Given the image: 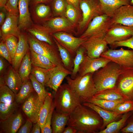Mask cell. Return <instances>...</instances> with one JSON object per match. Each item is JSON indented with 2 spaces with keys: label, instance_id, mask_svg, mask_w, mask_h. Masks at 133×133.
I'll return each instance as SVG.
<instances>
[{
  "label": "cell",
  "instance_id": "obj_1",
  "mask_svg": "<svg viewBox=\"0 0 133 133\" xmlns=\"http://www.w3.org/2000/svg\"><path fill=\"white\" fill-rule=\"evenodd\" d=\"M103 120L95 111L81 104L70 114L67 125L75 128L78 133H98Z\"/></svg>",
  "mask_w": 133,
  "mask_h": 133
},
{
  "label": "cell",
  "instance_id": "obj_2",
  "mask_svg": "<svg viewBox=\"0 0 133 133\" xmlns=\"http://www.w3.org/2000/svg\"><path fill=\"white\" fill-rule=\"evenodd\" d=\"M55 92L53 102L57 111L70 114L83 101L67 83L61 84Z\"/></svg>",
  "mask_w": 133,
  "mask_h": 133
},
{
  "label": "cell",
  "instance_id": "obj_3",
  "mask_svg": "<svg viewBox=\"0 0 133 133\" xmlns=\"http://www.w3.org/2000/svg\"><path fill=\"white\" fill-rule=\"evenodd\" d=\"M120 68V66L111 61L93 73V79L97 92L116 88Z\"/></svg>",
  "mask_w": 133,
  "mask_h": 133
},
{
  "label": "cell",
  "instance_id": "obj_4",
  "mask_svg": "<svg viewBox=\"0 0 133 133\" xmlns=\"http://www.w3.org/2000/svg\"><path fill=\"white\" fill-rule=\"evenodd\" d=\"M93 73H88L83 76L77 75L74 79L69 76L65 78L71 89L83 102L92 97L97 92L93 79Z\"/></svg>",
  "mask_w": 133,
  "mask_h": 133
},
{
  "label": "cell",
  "instance_id": "obj_5",
  "mask_svg": "<svg viewBox=\"0 0 133 133\" xmlns=\"http://www.w3.org/2000/svg\"><path fill=\"white\" fill-rule=\"evenodd\" d=\"M28 35L30 50L47 57L56 66L63 65L56 46L39 40L30 34Z\"/></svg>",
  "mask_w": 133,
  "mask_h": 133
},
{
  "label": "cell",
  "instance_id": "obj_6",
  "mask_svg": "<svg viewBox=\"0 0 133 133\" xmlns=\"http://www.w3.org/2000/svg\"><path fill=\"white\" fill-rule=\"evenodd\" d=\"M111 19L104 14L95 17L90 22L80 37L87 38L97 36L103 39L108 30L113 24Z\"/></svg>",
  "mask_w": 133,
  "mask_h": 133
},
{
  "label": "cell",
  "instance_id": "obj_7",
  "mask_svg": "<svg viewBox=\"0 0 133 133\" xmlns=\"http://www.w3.org/2000/svg\"><path fill=\"white\" fill-rule=\"evenodd\" d=\"M120 66L116 88L125 100L133 101V67Z\"/></svg>",
  "mask_w": 133,
  "mask_h": 133
},
{
  "label": "cell",
  "instance_id": "obj_8",
  "mask_svg": "<svg viewBox=\"0 0 133 133\" xmlns=\"http://www.w3.org/2000/svg\"><path fill=\"white\" fill-rule=\"evenodd\" d=\"M14 92L5 85L0 86V121L10 116L17 110L18 104Z\"/></svg>",
  "mask_w": 133,
  "mask_h": 133
},
{
  "label": "cell",
  "instance_id": "obj_9",
  "mask_svg": "<svg viewBox=\"0 0 133 133\" xmlns=\"http://www.w3.org/2000/svg\"><path fill=\"white\" fill-rule=\"evenodd\" d=\"M79 7L82 13V19L79 23L81 30H85L94 17L104 14L99 0H81Z\"/></svg>",
  "mask_w": 133,
  "mask_h": 133
},
{
  "label": "cell",
  "instance_id": "obj_10",
  "mask_svg": "<svg viewBox=\"0 0 133 133\" xmlns=\"http://www.w3.org/2000/svg\"><path fill=\"white\" fill-rule=\"evenodd\" d=\"M100 56L121 66L133 67V50H125L123 48L117 50L108 49Z\"/></svg>",
  "mask_w": 133,
  "mask_h": 133
},
{
  "label": "cell",
  "instance_id": "obj_11",
  "mask_svg": "<svg viewBox=\"0 0 133 133\" xmlns=\"http://www.w3.org/2000/svg\"><path fill=\"white\" fill-rule=\"evenodd\" d=\"M133 35V27L121 24H113L108 30L104 38L107 44L126 40Z\"/></svg>",
  "mask_w": 133,
  "mask_h": 133
},
{
  "label": "cell",
  "instance_id": "obj_12",
  "mask_svg": "<svg viewBox=\"0 0 133 133\" xmlns=\"http://www.w3.org/2000/svg\"><path fill=\"white\" fill-rule=\"evenodd\" d=\"M51 34L53 37L74 58L77 50L86 39L76 37L65 32H58Z\"/></svg>",
  "mask_w": 133,
  "mask_h": 133
},
{
  "label": "cell",
  "instance_id": "obj_13",
  "mask_svg": "<svg viewBox=\"0 0 133 133\" xmlns=\"http://www.w3.org/2000/svg\"><path fill=\"white\" fill-rule=\"evenodd\" d=\"M22 110L27 118L33 123H36L38 120L39 112L43 105L35 90L23 102Z\"/></svg>",
  "mask_w": 133,
  "mask_h": 133
},
{
  "label": "cell",
  "instance_id": "obj_14",
  "mask_svg": "<svg viewBox=\"0 0 133 133\" xmlns=\"http://www.w3.org/2000/svg\"><path fill=\"white\" fill-rule=\"evenodd\" d=\"M71 73L72 71L66 68L63 65L56 66L49 70L46 86L56 92L64 78Z\"/></svg>",
  "mask_w": 133,
  "mask_h": 133
},
{
  "label": "cell",
  "instance_id": "obj_15",
  "mask_svg": "<svg viewBox=\"0 0 133 133\" xmlns=\"http://www.w3.org/2000/svg\"><path fill=\"white\" fill-rule=\"evenodd\" d=\"M107 45L103 39L92 36L87 38L81 46L85 49L88 56L99 58L108 49Z\"/></svg>",
  "mask_w": 133,
  "mask_h": 133
},
{
  "label": "cell",
  "instance_id": "obj_16",
  "mask_svg": "<svg viewBox=\"0 0 133 133\" xmlns=\"http://www.w3.org/2000/svg\"><path fill=\"white\" fill-rule=\"evenodd\" d=\"M19 16V14L8 12L0 28V36L2 40H4L10 35L18 38L21 32L18 26Z\"/></svg>",
  "mask_w": 133,
  "mask_h": 133
},
{
  "label": "cell",
  "instance_id": "obj_17",
  "mask_svg": "<svg viewBox=\"0 0 133 133\" xmlns=\"http://www.w3.org/2000/svg\"><path fill=\"white\" fill-rule=\"evenodd\" d=\"M110 61V60L101 56L91 58L85 55L83 61L80 66L78 75L83 76L88 73H93Z\"/></svg>",
  "mask_w": 133,
  "mask_h": 133
},
{
  "label": "cell",
  "instance_id": "obj_18",
  "mask_svg": "<svg viewBox=\"0 0 133 133\" xmlns=\"http://www.w3.org/2000/svg\"><path fill=\"white\" fill-rule=\"evenodd\" d=\"M18 38L14 60L12 65L15 70L17 71L23 58L30 50L28 35L24 32H21Z\"/></svg>",
  "mask_w": 133,
  "mask_h": 133
},
{
  "label": "cell",
  "instance_id": "obj_19",
  "mask_svg": "<svg viewBox=\"0 0 133 133\" xmlns=\"http://www.w3.org/2000/svg\"><path fill=\"white\" fill-rule=\"evenodd\" d=\"M23 121L20 112L16 111L6 119L0 121V133H17L21 126Z\"/></svg>",
  "mask_w": 133,
  "mask_h": 133
},
{
  "label": "cell",
  "instance_id": "obj_20",
  "mask_svg": "<svg viewBox=\"0 0 133 133\" xmlns=\"http://www.w3.org/2000/svg\"><path fill=\"white\" fill-rule=\"evenodd\" d=\"M111 19L113 24L133 27V5L130 4L121 6L116 11Z\"/></svg>",
  "mask_w": 133,
  "mask_h": 133
},
{
  "label": "cell",
  "instance_id": "obj_21",
  "mask_svg": "<svg viewBox=\"0 0 133 133\" xmlns=\"http://www.w3.org/2000/svg\"><path fill=\"white\" fill-rule=\"evenodd\" d=\"M74 24L67 18L62 17L52 18L43 26L52 34L55 32L70 30Z\"/></svg>",
  "mask_w": 133,
  "mask_h": 133
},
{
  "label": "cell",
  "instance_id": "obj_22",
  "mask_svg": "<svg viewBox=\"0 0 133 133\" xmlns=\"http://www.w3.org/2000/svg\"><path fill=\"white\" fill-rule=\"evenodd\" d=\"M83 105L95 111L102 118L103 124L100 130L104 129L110 123L115 121L122 115L116 112L104 109L90 103L83 102Z\"/></svg>",
  "mask_w": 133,
  "mask_h": 133
},
{
  "label": "cell",
  "instance_id": "obj_23",
  "mask_svg": "<svg viewBox=\"0 0 133 133\" xmlns=\"http://www.w3.org/2000/svg\"><path fill=\"white\" fill-rule=\"evenodd\" d=\"M18 26L20 30L27 29L33 24L29 9V0H19Z\"/></svg>",
  "mask_w": 133,
  "mask_h": 133
},
{
  "label": "cell",
  "instance_id": "obj_24",
  "mask_svg": "<svg viewBox=\"0 0 133 133\" xmlns=\"http://www.w3.org/2000/svg\"><path fill=\"white\" fill-rule=\"evenodd\" d=\"M26 29L29 34L39 40L52 45L55 43L51 33L44 26L33 24Z\"/></svg>",
  "mask_w": 133,
  "mask_h": 133
},
{
  "label": "cell",
  "instance_id": "obj_25",
  "mask_svg": "<svg viewBox=\"0 0 133 133\" xmlns=\"http://www.w3.org/2000/svg\"><path fill=\"white\" fill-rule=\"evenodd\" d=\"M5 85L16 94L19 91L22 83L21 78L18 72L12 66L9 68L4 76Z\"/></svg>",
  "mask_w": 133,
  "mask_h": 133
},
{
  "label": "cell",
  "instance_id": "obj_26",
  "mask_svg": "<svg viewBox=\"0 0 133 133\" xmlns=\"http://www.w3.org/2000/svg\"><path fill=\"white\" fill-rule=\"evenodd\" d=\"M70 114L54 111L51 120V127L53 133H62L67 125Z\"/></svg>",
  "mask_w": 133,
  "mask_h": 133
},
{
  "label": "cell",
  "instance_id": "obj_27",
  "mask_svg": "<svg viewBox=\"0 0 133 133\" xmlns=\"http://www.w3.org/2000/svg\"><path fill=\"white\" fill-rule=\"evenodd\" d=\"M104 14L112 18L121 6L130 4L131 0H99Z\"/></svg>",
  "mask_w": 133,
  "mask_h": 133
},
{
  "label": "cell",
  "instance_id": "obj_28",
  "mask_svg": "<svg viewBox=\"0 0 133 133\" xmlns=\"http://www.w3.org/2000/svg\"><path fill=\"white\" fill-rule=\"evenodd\" d=\"M133 112L131 111L124 113L119 120L110 123L104 129L100 131L98 133H117L120 132Z\"/></svg>",
  "mask_w": 133,
  "mask_h": 133
},
{
  "label": "cell",
  "instance_id": "obj_29",
  "mask_svg": "<svg viewBox=\"0 0 133 133\" xmlns=\"http://www.w3.org/2000/svg\"><path fill=\"white\" fill-rule=\"evenodd\" d=\"M30 57L32 66L47 69L56 66L47 57L38 54L30 49Z\"/></svg>",
  "mask_w": 133,
  "mask_h": 133
},
{
  "label": "cell",
  "instance_id": "obj_30",
  "mask_svg": "<svg viewBox=\"0 0 133 133\" xmlns=\"http://www.w3.org/2000/svg\"><path fill=\"white\" fill-rule=\"evenodd\" d=\"M52 96L49 93L41 107L39 114L38 120L42 133L47 117L50 113L53 102Z\"/></svg>",
  "mask_w": 133,
  "mask_h": 133
},
{
  "label": "cell",
  "instance_id": "obj_31",
  "mask_svg": "<svg viewBox=\"0 0 133 133\" xmlns=\"http://www.w3.org/2000/svg\"><path fill=\"white\" fill-rule=\"evenodd\" d=\"M125 100L124 99H121L116 101H111L92 97L85 100L83 102L90 103L104 109L113 111L118 104Z\"/></svg>",
  "mask_w": 133,
  "mask_h": 133
},
{
  "label": "cell",
  "instance_id": "obj_32",
  "mask_svg": "<svg viewBox=\"0 0 133 133\" xmlns=\"http://www.w3.org/2000/svg\"><path fill=\"white\" fill-rule=\"evenodd\" d=\"M32 67L29 50L23 58L18 70L22 83L29 78Z\"/></svg>",
  "mask_w": 133,
  "mask_h": 133
},
{
  "label": "cell",
  "instance_id": "obj_33",
  "mask_svg": "<svg viewBox=\"0 0 133 133\" xmlns=\"http://www.w3.org/2000/svg\"><path fill=\"white\" fill-rule=\"evenodd\" d=\"M34 90L30 78L26 80L22 83L19 91L15 95L16 101L18 104L23 102Z\"/></svg>",
  "mask_w": 133,
  "mask_h": 133
},
{
  "label": "cell",
  "instance_id": "obj_34",
  "mask_svg": "<svg viewBox=\"0 0 133 133\" xmlns=\"http://www.w3.org/2000/svg\"><path fill=\"white\" fill-rule=\"evenodd\" d=\"M53 39L59 51L64 66L67 69L72 71L74 66V59L66 48L60 45L54 38Z\"/></svg>",
  "mask_w": 133,
  "mask_h": 133
},
{
  "label": "cell",
  "instance_id": "obj_35",
  "mask_svg": "<svg viewBox=\"0 0 133 133\" xmlns=\"http://www.w3.org/2000/svg\"><path fill=\"white\" fill-rule=\"evenodd\" d=\"M92 97L111 101L124 100L116 88L98 92Z\"/></svg>",
  "mask_w": 133,
  "mask_h": 133
},
{
  "label": "cell",
  "instance_id": "obj_36",
  "mask_svg": "<svg viewBox=\"0 0 133 133\" xmlns=\"http://www.w3.org/2000/svg\"><path fill=\"white\" fill-rule=\"evenodd\" d=\"M86 52L85 49L82 46L77 50L76 55L74 59L73 67L70 77L71 78L74 79L76 77L80 65L85 59V55L84 54Z\"/></svg>",
  "mask_w": 133,
  "mask_h": 133
},
{
  "label": "cell",
  "instance_id": "obj_37",
  "mask_svg": "<svg viewBox=\"0 0 133 133\" xmlns=\"http://www.w3.org/2000/svg\"><path fill=\"white\" fill-rule=\"evenodd\" d=\"M29 78L31 81L34 90L38 96L40 101L43 105L49 93L46 90L45 86L38 81L31 74L29 76Z\"/></svg>",
  "mask_w": 133,
  "mask_h": 133
},
{
  "label": "cell",
  "instance_id": "obj_38",
  "mask_svg": "<svg viewBox=\"0 0 133 133\" xmlns=\"http://www.w3.org/2000/svg\"><path fill=\"white\" fill-rule=\"evenodd\" d=\"M49 70L32 65L31 74L38 81L45 86Z\"/></svg>",
  "mask_w": 133,
  "mask_h": 133
},
{
  "label": "cell",
  "instance_id": "obj_39",
  "mask_svg": "<svg viewBox=\"0 0 133 133\" xmlns=\"http://www.w3.org/2000/svg\"><path fill=\"white\" fill-rule=\"evenodd\" d=\"M17 37L14 35H10L6 38L5 41L13 63L16 50L18 42Z\"/></svg>",
  "mask_w": 133,
  "mask_h": 133
},
{
  "label": "cell",
  "instance_id": "obj_40",
  "mask_svg": "<svg viewBox=\"0 0 133 133\" xmlns=\"http://www.w3.org/2000/svg\"><path fill=\"white\" fill-rule=\"evenodd\" d=\"M68 4L66 0H53L52 7L54 14L56 15H65Z\"/></svg>",
  "mask_w": 133,
  "mask_h": 133
},
{
  "label": "cell",
  "instance_id": "obj_41",
  "mask_svg": "<svg viewBox=\"0 0 133 133\" xmlns=\"http://www.w3.org/2000/svg\"><path fill=\"white\" fill-rule=\"evenodd\" d=\"M113 111L122 114L130 112L133 111V101L125 100L118 104Z\"/></svg>",
  "mask_w": 133,
  "mask_h": 133
},
{
  "label": "cell",
  "instance_id": "obj_42",
  "mask_svg": "<svg viewBox=\"0 0 133 133\" xmlns=\"http://www.w3.org/2000/svg\"><path fill=\"white\" fill-rule=\"evenodd\" d=\"M78 10L73 5L68 4L67 6L65 16L70 21L74 24L78 16Z\"/></svg>",
  "mask_w": 133,
  "mask_h": 133
},
{
  "label": "cell",
  "instance_id": "obj_43",
  "mask_svg": "<svg viewBox=\"0 0 133 133\" xmlns=\"http://www.w3.org/2000/svg\"><path fill=\"white\" fill-rule=\"evenodd\" d=\"M50 11V7L44 4L37 5L35 8V12L36 15L38 18L43 19L47 17Z\"/></svg>",
  "mask_w": 133,
  "mask_h": 133
},
{
  "label": "cell",
  "instance_id": "obj_44",
  "mask_svg": "<svg viewBox=\"0 0 133 133\" xmlns=\"http://www.w3.org/2000/svg\"><path fill=\"white\" fill-rule=\"evenodd\" d=\"M55 108L53 101L50 111L46 119L44 129L42 133H52L51 126V120L53 112Z\"/></svg>",
  "mask_w": 133,
  "mask_h": 133
},
{
  "label": "cell",
  "instance_id": "obj_45",
  "mask_svg": "<svg viewBox=\"0 0 133 133\" xmlns=\"http://www.w3.org/2000/svg\"><path fill=\"white\" fill-rule=\"evenodd\" d=\"M0 55L12 65V61L4 40H2L0 43Z\"/></svg>",
  "mask_w": 133,
  "mask_h": 133
},
{
  "label": "cell",
  "instance_id": "obj_46",
  "mask_svg": "<svg viewBox=\"0 0 133 133\" xmlns=\"http://www.w3.org/2000/svg\"><path fill=\"white\" fill-rule=\"evenodd\" d=\"M19 0H8L4 8L8 12L18 14Z\"/></svg>",
  "mask_w": 133,
  "mask_h": 133
},
{
  "label": "cell",
  "instance_id": "obj_47",
  "mask_svg": "<svg viewBox=\"0 0 133 133\" xmlns=\"http://www.w3.org/2000/svg\"><path fill=\"white\" fill-rule=\"evenodd\" d=\"M111 49L120 47H127L133 50V35L129 38L122 41L116 42L110 45Z\"/></svg>",
  "mask_w": 133,
  "mask_h": 133
},
{
  "label": "cell",
  "instance_id": "obj_48",
  "mask_svg": "<svg viewBox=\"0 0 133 133\" xmlns=\"http://www.w3.org/2000/svg\"><path fill=\"white\" fill-rule=\"evenodd\" d=\"M33 122L27 118L25 123L20 127L17 133H29L32 127Z\"/></svg>",
  "mask_w": 133,
  "mask_h": 133
},
{
  "label": "cell",
  "instance_id": "obj_49",
  "mask_svg": "<svg viewBox=\"0 0 133 133\" xmlns=\"http://www.w3.org/2000/svg\"><path fill=\"white\" fill-rule=\"evenodd\" d=\"M120 132L123 133H133V119L130 121L125 127H123Z\"/></svg>",
  "mask_w": 133,
  "mask_h": 133
},
{
  "label": "cell",
  "instance_id": "obj_50",
  "mask_svg": "<svg viewBox=\"0 0 133 133\" xmlns=\"http://www.w3.org/2000/svg\"><path fill=\"white\" fill-rule=\"evenodd\" d=\"M5 59L1 56L0 57V73L1 75L4 72L7 67V64Z\"/></svg>",
  "mask_w": 133,
  "mask_h": 133
},
{
  "label": "cell",
  "instance_id": "obj_51",
  "mask_svg": "<svg viewBox=\"0 0 133 133\" xmlns=\"http://www.w3.org/2000/svg\"><path fill=\"white\" fill-rule=\"evenodd\" d=\"M32 133H41V129L40 124L38 120L36 123H34L31 131Z\"/></svg>",
  "mask_w": 133,
  "mask_h": 133
},
{
  "label": "cell",
  "instance_id": "obj_52",
  "mask_svg": "<svg viewBox=\"0 0 133 133\" xmlns=\"http://www.w3.org/2000/svg\"><path fill=\"white\" fill-rule=\"evenodd\" d=\"M68 4L72 5L78 10L80 8L79 5L81 0H66Z\"/></svg>",
  "mask_w": 133,
  "mask_h": 133
},
{
  "label": "cell",
  "instance_id": "obj_53",
  "mask_svg": "<svg viewBox=\"0 0 133 133\" xmlns=\"http://www.w3.org/2000/svg\"><path fill=\"white\" fill-rule=\"evenodd\" d=\"M77 131L74 127L70 126H67L65 128L63 133H77Z\"/></svg>",
  "mask_w": 133,
  "mask_h": 133
},
{
  "label": "cell",
  "instance_id": "obj_54",
  "mask_svg": "<svg viewBox=\"0 0 133 133\" xmlns=\"http://www.w3.org/2000/svg\"><path fill=\"white\" fill-rule=\"evenodd\" d=\"M5 14L3 11L0 12V25L1 26L4 22L5 19Z\"/></svg>",
  "mask_w": 133,
  "mask_h": 133
},
{
  "label": "cell",
  "instance_id": "obj_55",
  "mask_svg": "<svg viewBox=\"0 0 133 133\" xmlns=\"http://www.w3.org/2000/svg\"><path fill=\"white\" fill-rule=\"evenodd\" d=\"M51 0H33V3L34 5H37L40 3H47Z\"/></svg>",
  "mask_w": 133,
  "mask_h": 133
},
{
  "label": "cell",
  "instance_id": "obj_56",
  "mask_svg": "<svg viewBox=\"0 0 133 133\" xmlns=\"http://www.w3.org/2000/svg\"><path fill=\"white\" fill-rule=\"evenodd\" d=\"M7 0H0V8H4L7 3Z\"/></svg>",
  "mask_w": 133,
  "mask_h": 133
},
{
  "label": "cell",
  "instance_id": "obj_57",
  "mask_svg": "<svg viewBox=\"0 0 133 133\" xmlns=\"http://www.w3.org/2000/svg\"><path fill=\"white\" fill-rule=\"evenodd\" d=\"M130 4L133 5V0H131L130 3Z\"/></svg>",
  "mask_w": 133,
  "mask_h": 133
},
{
  "label": "cell",
  "instance_id": "obj_58",
  "mask_svg": "<svg viewBox=\"0 0 133 133\" xmlns=\"http://www.w3.org/2000/svg\"></svg>",
  "mask_w": 133,
  "mask_h": 133
}]
</instances>
